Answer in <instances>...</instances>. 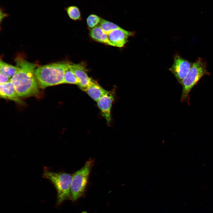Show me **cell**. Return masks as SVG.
I'll return each mask as SVG.
<instances>
[{
	"label": "cell",
	"instance_id": "obj_1",
	"mask_svg": "<svg viewBox=\"0 0 213 213\" xmlns=\"http://www.w3.org/2000/svg\"><path fill=\"white\" fill-rule=\"evenodd\" d=\"M18 71L10 79L18 96L24 98L38 95V84L34 72L36 64L29 62L23 57L18 56L15 59Z\"/></svg>",
	"mask_w": 213,
	"mask_h": 213
},
{
	"label": "cell",
	"instance_id": "obj_2",
	"mask_svg": "<svg viewBox=\"0 0 213 213\" xmlns=\"http://www.w3.org/2000/svg\"><path fill=\"white\" fill-rule=\"evenodd\" d=\"M70 63L61 62L41 66L34 74L38 85L42 88L63 83L65 70Z\"/></svg>",
	"mask_w": 213,
	"mask_h": 213
},
{
	"label": "cell",
	"instance_id": "obj_3",
	"mask_svg": "<svg viewBox=\"0 0 213 213\" xmlns=\"http://www.w3.org/2000/svg\"><path fill=\"white\" fill-rule=\"evenodd\" d=\"M207 64L204 59L198 57L192 65L180 84L182 87L180 101L187 102L190 105V93L191 91L205 75H209L207 69Z\"/></svg>",
	"mask_w": 213,
	"mask_h": 213
},
{
	"label": "cell",
	"instance_id": "obj_4",
	"mask_svg": "<svg viewBox=\"0 0 213 213\" xmlns=\"http://www.w3.org/2000/svg\"><path fill=\"white\" fill-rule=\"evenodd\" d=\"M43 177L49 180L55 188L57 192L58 204L70 197L72 175L45 169Z\"/></svg>",
	"mask_w": 213,
	"mask_h": 213
},
{
	"label": "cell",
	"instance_id": "obj_5",
	"mask_svg": "<svg viewBox=\"0 0 213 213\" xmlns=\"http://www.w3.org/2000/svg\"><path fill=\"white\" fill-rule=\"evenodd\" d=\"M93 164V160L89 159L82 168L72 175L70 193L73 200H77L83 193Z\"/></svg>",
	"mask_w": 213,
	"mask_h": 213
},
{
	"label": "cell",
	"instance_id": "obj_6",
	"mask_svg": "<svg viewBox=\"0 0 213 213\" xmlns=\"http://www.w3.org/2000/svg\"><path fill=\"white\" fill-rule=\"evenodd\" d=\"M193 63L179 55L176 54L173 63L169 70L180 83L191 67Z\"/></svg>",
	"mask_w": 213,
	"mask_h": 213
},
{
	"label": "cell",
	"instance_id": "obj_7",
	"mask_svg": "<svg viewBox=\"0 0 213 213\" xmlns=\"http://www.w3.org/2000/svg\"><path fill=\"white\" fill-rule=\"evenodd\" d=\"M114 90L108 91L101 97L97 101V105L102 116L106 120L109 125L111 120V108L114 99Z\"/></svg>",
	"mask_w": 213,
	"mask_h": 213
},
{
	"label": "cell",
	"instance_id": "obj_8",
	"mask_svg": "<svg viewBox=\"0 0 213 213\" xmlns=\"http://www.w3.org/2000/svg\"><path fill=\"white\" fill-rule=\"evenodd\" d=\"M69 66L80 82L78 86L84 91L94 80L88 76L86 69L83 64L70 63Z\"/></svg>",
	"mask_w": 213,
	"mask_h": 213
},
{
	"label": "cell",
	"instance_id": "obj_9",
	"mask_svg": "<svg viewBox=\"0 0 213 213\" xmlns=\"http://www.w3.org/2000/svg\"><path fill=\"white\" fill-rule=\"evenodd\" d=\"M135 32L125 30L120 27L109 34L108 38L114 46L122 47L128 41V38L134 36Z\"/></svg>",
	"mask_w": 213,
	"mask_h": 213
},
{
	"label": "cell",
	"instance_id": "obj_10",
	"mask_svg": "<svg viewBox=\"0 0 213 213\" xmlns=\"http://www.w3.org/2000/svg\"><path fill=\"white\" fill-rule=\"evenodd\" d=\"M0 94L1 97L3 98L11 100L20 104L23 103L17 94L14 85L10 81L0 84Z\"/></svg>",
	"mask_w": 213,
	"mask_h": 213
},
{
	"label": "cell",
	"instance_id": "obj_11",
	"mask_svg": "<svg viewBox=\"0 0 213 213\" xmlns=\"http://www.w3.org/2000/svg\"><path fill=\"white\" fill-rule=\"evenodd\" d=\"M91 37L95 41L99 43L113 46L110 41L108 35L102 29L100 26L91 29L89 32Z\"/></svg>",
	"mask_w": 213,
	"mask_h": 213
},
{
	"label": "cell",
	"instance_id": "obj_12",
	"mask_svg": "<svg viewBox=\"0 0 213 213\" xmlns=\"http://www.w3.org/2000/svg\"><path fill=\"white\" fill-rule=\"evenodd\" d=\"M84 91L96 102L108 92L94 80Z\"/></svg>",
	"mask_w": 213,
	"mask_h": 213
},
{
	"label": "cell",
	"instance_id": "obj_13",
	"mask_svg": "<svg viewBox=\"0 0 213 213\" xmlns=\"http://www.w3.org/2000/svg\"><path fill=\"white\" fill-rule=\"evenodd\" d=\"M19 70V68L16 66H14L0 61V72L4 74L10 78L12 77Z\"/></svg>",
	"mask_w": 213,
	"mask_h": 213
},
{
	"label": "cell",
	"instance_id": "obj_14",
	"mask_svg": "<svg viewBox=\"0 0 213 213\" xmlns=\"http://www.w3.org/2000/svg\"><path fill=\"white\" fill-rule=\"evenodd\" d=\"M69 18L75 21L82 19L81 12L79 8L75 5L69 6L64 8Z\"/></svg>",
	"mask_w": 213,
	"mask_h": 213
},
{
	"label": "cell",
	"instance_id": "obj_15",
	"mask_svg": "<svg viewBox=\"0 0 213 213\" xmlns=\"http://www.w3.org/2000/svg\"><path fill=\"white\" fill-rule=\"evenodd\" d=\"M69 64L65 71L63 83L74 84L79 86L80 82L70 68L69 66Z\"/></svg>",
	"mask_w": 213,
	"mask_h": 213
},
{
	"label": "cell",
	"instance_id": "obj_16",
	"mask_svg": "<svg viewBox=\"0 0 213 213\" xmlns=\"http://www.w3.org/2000/svg\"><path fill=\"white\" fill-rule=\"evenodd\" d=\"M99 26L107 35L112 31L120 27L116 24L101 18Z\"/></svg>",
	"mask_w": 213,
	"mask_h": 213
},
{
	"label": "cell",
	"instance_id": "obj_17",
	"mask_svg": "<svg viewBox=\"0 0 213 213\" xmlns=\"http://www.w3.org/2000/svg\"><path fill=\"white\" fill-rule=\"evenodd\" d=\"M101 18L95 14H90L86 18V21L87 26L91 29L95 27L100 23Z\"/></svg>",
	"mask_w": 213,
	"mask_h": 213
},
{
	"label": "cell",
	"instance_id": "obj_18",
	"mask_svg": "<svg viewBox=\"0 0 213 213\" xmlns=\"http://www.w3.org/2000/svg\"><path fill=\"white\" fill-rule=\"evenodd\" d=\"M10 78L4 74L0 72V83L3 84L7 83L10 80Z\"/></svg>",
	"mask_w": 213,
	"mask_h": 213
}]
</instances>
